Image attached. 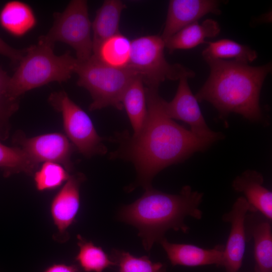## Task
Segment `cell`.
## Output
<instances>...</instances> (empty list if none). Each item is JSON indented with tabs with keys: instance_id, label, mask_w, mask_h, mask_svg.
<instances>
[{
	"instance_id": "cell-25",
	"label": "cell",
	"mask_w": 272,
	"mask_h": 272,
	"mask_svg": "<svg viewBox=\"0 0 272 272\" xmlns=\"http://www.w3.org/2000/svg\"><path fill=\"white\" fill-rule=\"evenodd\" d=\"M10 77L0 66V140L9 136L11 117L18 110L19 99L11 93Z\"/></svg>"
},
{
	"instance_id": "cell-9",
	"label": "cell",
	"mask_w": 272,
	"mask_h": 272,
	"mask_svg": "<svg viewBox=\"0 0 272 272\" xmlns=\"http://www.w3.org/2000/svg\"><path fill=\"white\" fill-rule=\"evenodd\" d=\"M13 142L38 164L54 162L63 166L69 173L73 170L71 156L75 147L61 133L52 132L27 138L19 131L13 136Z\"/></svg>"
},
{
	"instance_id": "cell-19",
	"label": "cell",
	"mask_w": 272,
	"mask_h": 272,
	"mask_svg": "<svg viewBox=\"0 0 272 272\" xmlns=\"http://www.w3.org/2000/svg\"><path fill=\"white\" fill-rule=\"evenodd\" d=\"M36 23V17L33 10L23 2H8L0 11V25L15 37L25 35L34 28Z\"/></svg>"
},
{
	"instance_id": "cell-18",
	"label": "cell",
	"mask_w": 272,
	"mask_h": 272,
	"mask_svg": "<svg viewBox=\"0 0 272 272\" xmlns=\"http://www.w3.org/2000/svg\"><path fill=\"white\" fill-rule=\"evenodd\" d=\"M220 30L218 23L213 19H207L201 24L195 22L165 41V48L171 53L176 50L191 49L206 43L207 38L216 37Z\"/></svg>"
},
{
	"instance_id": "cell-5",
	"label": "cell",
	"mask_w": 272,
	"mask_h": 272,
	"mask_svg": "<svg viewBox=\"0 0 272 272\" xmlns=\"http://www.w3.org/2000/svg\"><path fill=\"white\" fill-rule=\"evenodd\" d=\"M77 84L90 93L92 99L90 111L112 106L122 110L123 95L138 76L128 68L116 69L100 61L94 55L84 62H79L76 73Z\"/></svg>"
},
{
	"instance_id": "cell-12",
	"label": "cell",
	"mask_w": 272,
	"mask_h": 272,
	"mask_svg": "<svg viewBox=\"0 0 272 272\" xmlns=\"http://www.w3.org/2000/svg\"><path fill=\"white\" fill-rule=\"evenodd\" d=\"M85 180L82 173L70 175L51 200L50 211L58 230L55 239L60 237L58 241H66L69 238L67 230L76 221L80 206V188Z\"/></svg>"
},
{
	"instance_id": "cell-6",
	"label": "cell",
	"mask_w": 272,
	"mask_h": 272,
	"mask_svg": "<svg viewBox=\"0 0 272 272\" xmlns=\"http://www.w3.org/2000/svg\"><path fill=\"white\" fill-rule=\"evenodd\" d=\"M131 43L130 57L126 68L140 77L145 87H159L166 80L195 76L192 70L167 61L164 54L165 42L161 36H144L134 39Z\"/></svg>"
},
{
	"instance_id": "cell-14",
	"label": "cell",
	"mask_w": 272,
	"mask_h": 272,
	"mask_svg": "<svg viewBox=\"0 0 272 272\" xmlns=\"http://www.w3.org/2000/svg\"><path fill=\"white\" fill-rule=\"evenodd\" d=\"M271 221L259 212H248L245 219L246 242H254L255 272L272 271Z\"/></svg>"
},
{
	"instance_id": "cell-4",
	"label": "cell",
	"mask_w": 272,
	"mask_h": 272,
	"mask_svg": "<svg viewBox=\"0 0 272 272\" xmlns=\"http://www.w3.org/2000/svg\"><path fill=\"white\" fill-rule=\"evenodd\" d=\"M53 46L41 36L37 44L25 49L10 77V90L15 97L20 99L26 92L51 82H65L76 73L78 60L69 51L56 55Z\"/></svg>"
},
{
	"instance_id": "cell-2",
	"label": "cell",
	"mask_w": 272,
	"mask_h": 272,
	"mask_svg": "<svg viewBox=\"0 0 272 272\" xmlns=\"http://www.w3.org/2000/svg\"><path fill=\"white\" fill-rule=\"evenodd\" d=\"M205 60L210 75L194 95L197 101L210 103L222 118L235 113L251 121H261L260 93L271 63L253 66L232 60Z\"/></svg>"
},
{
	"instance_id": "cell-1",
	"label": "cell",
	"mask_w": 272,
	"mask_h": 272,
	"mask_svg": "<svg viewBox=\"0 0 272 272\" xmlns=\"http://www.w3.org/2000/svg\"><path fill=\"white\" fill-rule=\"evenodd\" d=\"M147 115L137 134L128 131L116 133L109 140L117 144L110 159L131 162L136 180L126 187L130 192L138 186L152 187L154 177L164 168L181 163L197 152L205 151L214 141L200 138L177 124L166 114L158 87H146Z\"/></svg>"
},
{
	"instance_id": "cell-29",
	"label": "cell",
	"mask_w": 272,
	"mask_h": 272,
	"mask_svg": "<svg viewBox=\"0 0 272 272\" xmlns=\"http://www.w3.org/2000/svg\"><path fill=\"white\" fill-rule=\"evenodd\" d=\"M80 268L78 265L66 264L64 263H54L47 267L43 272H80Z\"/></svg>"
},
{
	"instance_id": "cell-21",
	"label": "cell",
	"mask_w": 272,
	"mask_h": 272,
	"mask_svg": "<svg viewBox=\"0 0 272 272\" xmlns=\"http://www.w3.org/2000/svg\"><path fill=\"white\" fill-rule=\"evenodd\" d=\"M202 55L208 59L232 60L248 64L257 57L256 52L250 47L229 39L208 43Z\"/></svg>"
},
{
	"instance_id": "cell-24",
	"label": "cell",
	"mask_w": 272,
	"mask_h": 272,
	"mask_svg": "<svg viewBox=\"0 0 272 272\" xmlns=\"http://www.w3.org/2000/svg\"><path fill=\"white\" fill-rule=\"evenodd\" d=\"M38 166L20 147H8L0 143V169L5 177L22 172L33 175Z\"/></svg>"
},
{
	"instance_id": "cell-16",
	"label": "cell",
	"mask_w": 272,
	"mask_h": 272,
	"mask_svg": "<svg viewBox=\"0 0 272 272\" xmlns=\"http://www.w3.org/2000/svg\"><path fill=\"white\" fill-rule=\"evenodd\" d=\"M263 177L254 170H247L233 181V189L242 193L252 208L253 212H259L272 220V192L263 185Z\"/></svg>"
},
{
	"instance_id": "cell-11",
	"label": "cell",
	"mask_w": 272,
	"mask_h": 272,
	"mask_svg": "<svg viewBox=\"0 0 272 272\" xmlns=\"http://www.w3.org/2000/svg\"><path fill=\"white\" fill-rule=\"evenodd\" d=\"M252 208L243 196L237 198L231 210L222 217L230 223L231 229L225 246L223 266L226 272H237L242 266L246 248L245 219Z\"/></svg>"
},
{
	"instance_id": "cell-7",
	"label": "cell",
	"mask_w": 272,
	"mask_h": 272,
	"mask_svg": "<svg viewBox=\"0 0 272 272\" xmlns=\"http://www.w3.org/2000/svg\"><path fill=\"white\" fill-rule=\"evenodd\" d=\"M91 30L87 2L73 0L62 12L54 14L51 28L42 37L53 45L57 42L69 45L78 61L84 62L93 55Z\"/></svg>"
},
{
	"instance_id": "cell-10",
	"label": "cell",
	"mask_w": 272,
	"mask_h": 272,
	"mask_svg": "<svg viewBox=\"0 0 272 272\" xmlns=\"http://www.w3.org/2000/svg\"><path fill=\"white\" fill-rule=\"evenodd\" d=\"M188 79L182 77L179 80L176 93L171 101L163 99L165 112L173 120H181L188 124L190 130L198 137L214 142L222 139L224 137L222 133L211 130L207 125L198 102L188 85Z\"/></svg>"
},
{
	"instance_id": "cell-13",
	"label": "cell",
	"mask_w": 272,
	"mask_h": 272,
	"mask_svg": "<svg viewBox=\"0 0 272 272\" xmlns=\"http://www.w3.org/2000/svg\"><path fill=\"white\" fill-rule=\"evenodd\" d=\"M220 4L215 0L170 1L161 37L165 41L208 14H220Z\"/></svg>"
},
{
	"instance_id": "cell-15",
	"label": "cell",
	"mask_w": 272,
	"mask_h": 272,
	"mask_svg": "<svg viewBox=\"0 0 272 272\" xmlns=\"http://www.w3.org/2000/svg\"><path fill=\"white\" fill-rule=\"evenodd\" d=\"M159 243L173 266L195 267L215 264L223 266V245L205 249L192 244L171 243L165 237Z\"/></svg>"
},
{
	"instance_id": "cell-20",
	"label": "cell",
	"mask_w": 272,
	"mask_h": 272,
	"mask_svg": "<svg viewBox=\"0 0 272 272\" xmlns=\"http://www.w3.org/2000/svg\"><path fill=\"white\" fill-rule=\"evenodd\" d=\"M122 104L132 127V134H137L142 129L147 115L145 88L140 77H137L125 90Z\"/></svg>"
},
{
	"instance_id": "cell-17",
	"label": "cell",
	"mask_w": 272,
	"mask_h": 272,
	"mask_svg": "<svg viewBox=\"0 0 272 272\" xmlns=\"http://www.w3.org/2000/svg\"><path fill=\"white\" fill-rule=\"evenodd\" d=\"M125 8L121 1L106 0L97 10L92 24L93 54L102 42L120 33V16Z\"/></svg>"
},
{
	"instance_id": "cell-22",
	"label": "cell",
	"mask_w": 272,
	"mask_h": 272,
	"mask_svg": "<svg viewBox=\"0 0 272 272\" xmlns=\"http://www.w3.org/2000/svg\"><path fill=\"white\" fill-rule=\"evenodd\" d=\"M131 44L127 37L119 33L102 42L93 55L109 66L126 68L130 59Z\"/></svg>"
},
{
	"instance_id": "cell-8",
	"label": "cell",
	"mask_w": 272,
	"mask_h": 272,
	"mask_svg": "<svg viewBox=\"0 0 272 272\" xmlns=\"http://www.w3.org/2000/svg\"><path fill=\"white\" fill-rule=\"evenodd\" d=\"M50 104L61 113L67 138L83 155L89 158L103 155L107 149L98 134L89 115L63 91L55 92L48 98Z\"/></svg>"
},
{
	"instance_id": "cell-26",
	"label": "cell",
	"mask_w": 272,
	"mask_h": 272,
	"mask_svg": "<svg viewBox=\"0 0 272 272\" xmlns=\"http://www.w3.org/2000/svg\"><path fill=\"white\" fill-rule=\"evenodd\" d=\"M110 257L119 272H167L163 263L152 261L147 256L136 257L128 252L113 249Z\"/></svg>"
},
{
	"instance_id": "cell-27",
	"label": "cell",
	"mask_w": 272,
	"mask_h": 272,
	"mask_svg": "<svg viewBox=\"0 0 272 272\" xmlns=\"http://www.w3.org/2000/svg\"><path fill=\"white\" fill-rule=\"evenodd\" d=\"M34 180L38 191L55 189L69 178V172L56 163L44 162L34 174Z\"/></svg>"
},
{
	"instance_id": "cell-23",
	"label": "cell",
	"mask_w": 272,
	"mask_h": 272,
	"mask_svg": "<svg viewBox=\"0 0 272 272\" xmlns=\"http://www.w3.org/2000/svg\"><path fill=\"white\" fill-rule=\"evenodd\" d=\"M79 252L75 257L80 269L85 272H102L115 263L100 247L87 241L81 235H77Z\"/></svg>"
},
{
	"instance_id": "cell-28",
	"label": "cell",
	"mask_w": 272,
	"mask_h": 272,
	"mask_svg": "<svg viewBox=\"0 0 272 272\" xmlns=\"http://www.w3.org/2000/svg\"><path fill=\"white\" fill-rule=\"evenodd\" d=\"M25 52V49H17L7 44L0 37V54L9 58L13 63H19Z\"/></svg>"
},
{
	"instance_id": "cell-3",
	"label": "cell",
	"mask_w": 272,
	"mask_h": 272,
	"mask_svg": "<svg viewBox=\"0 0 272 272\" xmlns=\"http://www.w3.org/2000/svg\"><path fill=\"white\" fill-rule=\"evenodd\" d=\"M203 196V193L193 190L189 185L184 186L176 194L163 192L152 186L145 189L142 196L133 202L121 207L118 219L138 230L145 250L149 251L169 230L187 233L189 227L185 223L186 217L202 218L199 206Z\"/></svg>"
}]
</instances>
